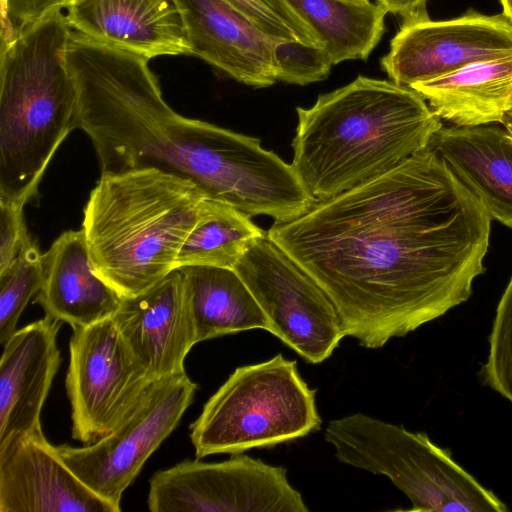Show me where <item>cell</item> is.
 Returning a JSON list of instances; mask_svg holds the SVG:
<instances>
[{
    "instance_id": "cell-22",
    "label": "cell",
    "mask_w": 512,
    "mask_h": 512,
    "mask_svg": "<svg viewBox=\"0 0 512 512\" xmlns=\"http://www.w3.org/2000/svg\"><path fill=\"white\" fill-rule=\"evenodd\" d=\"M315 31L333 65L368 58L380 42L387 11L370 0H286Z\"/></svg>"
},
{
    "instance_id": "cell-15",
    "label": "cell",
    "mask_w": 512,
    "mask_h": 512,
    "mask_svg": "<svg viewBox=\"0 0 512 512\" xmlns=\"http://www.w3.org/2000/svg\"><path fill=\"white\" fill-rule=\"evenodd\" d=\"M190 55L234 80L256 88L276 82L272 49L277 41L229 0H177Z\"/></svg>"
},
{
    "instance_id": "cell-27",
    "label": "cell",
    "mask_w": 512,
    "mask_h": 512,
    "mask_svg": "<svg viewBox=\"0 0 512 512\" xmlns=\"http://www.w3.org/2000/svg\"><path fill=\"white\" fill-rule=\"evenodd\" d=\"M263 32L277 40H298L323 47L315 31L286 0H229ZM324 48V47H323Z\"/></svg>"
},
{
    "instance_id": "cell-5",
    "label": "cell",
    "mask_w": 512,
    "mask_h": 512,
    "mask_svg": "<svg viewBox=\"0 0 512 512\" xmlns=\"http://www.w3.org/2000/svg\"><path fill=\"white\" fill-rule=\"evenodd\" d=\"M73 30L57 10L1 44L0 202L25 206L67 135L78 98L67 63Z\"/></svg>"
},
{
    "instance_id": "cell-14",
    "label": "cell",
    "mask_w": 512,
    "mask_h": 512,
    "mask_svg": "<svg viewBox=\"0 0 512 512\" xmlns=\"http://www.w3.org/2000/svg\"><path fill=\"white\" fill-rule=\"evenodd\" d=\"M111 318L155 380L185 372L184 360L197 342L179 269L150 289L123 297Z\"/></svg>"
},
{
    "instance_id": "cell-16",
    "label": "cell",
    "mask_w": 512,
    "mask_h": 512,
    "mask_svg": "<svg viewBox=\"0 0 512 512\" xmlns=\"http://www.w3.org/2000/svg\"><path fill=\"white\" fill-rule=\"evenodd\" d=\"M63 322L45 316L15 331L0 360V448L42 431L41 411L60 363Z\"/></svg>"
},
{
    "instance_id": "cell-2",
    "label": "cell",
    "mask_w": 512,
    "mask_h": 512,
    "mask_svg": "<svg viewBox=\"0 0 512 512\" xmlns=\"http://www.w3.org/2000/svg\"><path fill=\"white\" fill-rule=\"evenodd\" d=\"M67 63L78 128L89 136L101 174L154 168L249 216L278 208L290 182L289 164L258 138L175 112L149 59L73 32Z\"/></svg>"
},
{
    "instance_id": "cell-17",
    "label": "cell",
    "mask_w": 512,
    "mask_h": 512,
    "mask_svg": "<svg viewBox=\"0 0 512 512\" xmlns=\"http://www.w3.org/2000/svg\"><path fill=\"white\" fill-rule=\"evenodd\" d=\"M74 32L147 59L190 55L177 0H67Z\"/></svg>"
},
{
    "instance_id": "cell-29",
    "label": "cell",
    "mask_w": 512,
    "mask_h": 512,
    "mask_svg": "<svg viewBox=\"0 0 512 512\" xmlns=\"http://www.w3.org/2000/svg\"><path fill=\"white\" fill-rule=\"evenodd\" d=\"M24 206L0 202V275L12 265L31 239L24 221Z\"/></svg>"
},
{
    "instance_id": "cell-6",
    "label": "cell",
    "mask_w": 512,
    "mask_h": 512,
    "mask_svg": "<svg viewBox=\"0 0 512 512\" xmlns=\"http://www.w3.org/2000/svg\"><path fill=\"white\" fill-rule=\"evenodd\" d=\"M316 391L281 353L237 367L190 426L197 459L272 447L320 430Z\"/></svg>"
},
{
    "instance_id": "cell-18",
    "label": "cell",
    "mask_w": 512,
    "mask_h": 512,
    "mask_svg": "<svg viewBox=\"0 0 512 512\" xmlns=\"http://www.w3.org/2000/svg\"><path fill=\"white\" fill-rule=\"evenodd\" d=\"M122 297L94 271L83 229L63 232L43 255L35 303L45 316L84 327L110 318Z\"/></svg>"
},
{
    "instance_id": "cell-7",
    "label": "cell",
    "mask_w": 512,
    "mask_h": 512,
    "mask_svg": "<svg viewBox=\"0 0 512 512\" xmlns=\"http://www.w3.org/2000/svg\"><path fill=\"white\" fill-rule=\"evenodd\" d=\"M324 439L339 462L388 477L411 501L408 511L508 510L425 433L355 413L330 421Z\"/></svg>"
},
{
    "instance_id": "cell-11",
    "label": "cell",
    "mask_w": 512,
    "mask_h": 512,
    "mask_svg": "<svg viewBox=\"0 0 512 512\" xmlns=\"http://www.w3.org/2000/svg\"><path fill=\"white\" fill-rule=\"evenodd\" d=\"M196 389L186 372L156 379L133 414L112 433L81 448L60 445L55 450L84 484L121 510L123 492L176 428Z\"/></svg>"
},
{
    "instance_id": "cell-3",
    "label": "cell",
    "mask_w": 512,
    "mask_h": 512,
    "mask_svg": "<svg viewBox=\"0 0 512 512\" xmlns=\"http://www.w3.org/2000/svg\"><path fill=\"white\" fill-rule=\"evenodd\" d=\"M296 111L292 165L317 201L390 171L443 127L414 89L361 75Z\"/></svg>"
},
{
    "instance_id": "cell-32",
    "label": "cell",
    "mask_w": 512,
    "mask_h": 512,
    "mask_svg": "<svg viewBox=\"0 0 512 512\" xmlns=\"http://www.w3.org/2000/svg\"><path fill=\"white\" fill-rule=\"evenodd\" d=\"M501 125L512 136V109L505 115Z\"/></svg>"
},
{
    "instance_id": "cell-23",
    "label": "cell",
    "mask_w": 512,
    "mask_h": 512,
    "mask_svg": "<svg viewBox=\"0 0 512 512\" xmlns=\"http://www.w3.org/2000/svg\"><path fill=\"white\" fill-rule=\"evenodd\" d=\"M265 235L248 214L204 199L198 220L178 253L175 269L191 265L234 269L246 251Z\"/></svg>"
},
{
    "instance_id": "cell-25",
    "label": "cell",
    "mask_w": 512,
    "mask_h": 512,
    "mask_svg": "<svg viewBox=\"0 0 512 512\" xmlns=\"http://www.w3.org/2000/svg\"><path fill=\"white\" fill-rule=\"evenodd\" d=\"M483 366L485 382L512 403V277L496 309Z\"/></svg>"
},
{
    "instance_id": "cell-4",
    "label": "cell",
    "mask_w": 512,
    "mask_h": 512,
    "mask_svg": "<svg viewBox=\"0 0 512 512\" xmlns=\"http://www.w3.org/2000/svg\"><path fill=\"white\" fill-rule=\"evenodd\" d=\"M204 199L193 182L154 168L101 174L83 211L95 273L122 298L153 287L175 270Z\"/></svg>"
},
{
    "instance_id": "cell-20",
    "label": "cell",
    "mask_w": 512,
    "mask_h": 512,
    "mask_svg": "<svg viewBox=\"0 0 512 512\" xmlns=\"http://www.w3.org/2000/svg\"><path fill=\"white\" fill-rule=\"evenodd\" d=\"M432 111L456 127L502 124L512 109V53L415 83Z\"/></svg>"
},
{
    "instance_id": "cell-33",
    "label": "cell",
    "mask_w": 512,
    "mask_h": 512,
    "mask_svg": "<svg viewBox=\"0 0 512 512\" xmlns=\"http://www.w3.org/2000/svg\"><path fill=\"white\" fill-rule=\"evenodd\" d=\"M366 1H368V0H366Z\"/></svg>"
},
{
    "instance_id": "cell-31",
    "label": "cell",
    "mask_w": 512,
    "mask_h": 512,
    "mask_svg": "<svg viewBox=\"0 0 512 512\" xmlns=\"http://www.w3.org/2000/svg\"><path fill=\"white\" fill-rule=\"evenodd\" d=\"M503 14L512 22V0H500Z\"/></svg>"
},
{
    "instance_id": "cell-10",
    "label": "cell",
    "mask_w": 512,
    "mask_h": 512,
    "mask_svg": "<svg viewBox=\"0 0 512 512\" xmlns=\"http://www.w3.org/2000/svg\"><path fill=\"white\" fill-rule=\"evenodd\" d=\"M151 512H307L282 466L234 454L222 462L185 460L149 481Z\"/></svg>"
},
{
    "instance_id": "cell-12",
    "label": "cell",
    "mask_w": 512,
    "mask_h": 512,
    "mask_svg": "<svg viewBox=\"0 0 512 512\" xmlns=\"http://www.w3.org/2000/svg\"><path fill=\"white\" fill-rule=\"evenodd\" d=\"M511 53L512 22L504 14L470 11L447 21L403 22L381 66L391 81L410 87Z\"/></svg>"
},
{
    "instance_id": "cell-26",
    "label": "cell",
    "mask_w": 512,
    "mask_h": 512,
    "mask_svg": "<svg viewBox=\"0 0 512 512\" xmlns=\"http://www.w3.org/2000/svg\"><path fill=\"white\" fill-rule=\"evenodd\" d=\"M333 66L326 50L298 40H277L272 49L276 81L307 85L328 77Z\"/></svg>"
},
{
    "instance_id": "cell-8",
    "label": "cell",
    "mask_w": 512,
    "mask_h": 512,
    "mask_svg": "<svg viewBox=\"0 0 512 512\" xmlns=\"http://www.w3.org/2000/svg\"><path fill=\"white\" fill-rule=\"evenodd\" d=\"M154 381L111 317L73 327L66 375L73 438L90 445L112 433Z\"/></svg>"
},
{
    "instance_id": "cell-19",
    "label": "cell",
    "mask_w": 512,
    "mask_h": 512,
    "mask_svg": "<svg viewBox=\"0 0 512 512\" xmlns=\"http://www.w3.org/2000/svg\"><path fill=\"white\" fill-rule=\"evenodd\" d=\"M430 145L491 218L512 229V136L507 130L494 124L442 127Z\"/></svg>"
},
{
    "instance_id": "cell-13",
    "label": "cell",
    "mask_w": 512,
    "mask_h": 512,
    "mask_svg": "<svg viewBox=\"0 0 512 512\" xmlns=\"http://www.w3.org/2000/svg\"><path fill=\"white\" fill-rule=\"evenodd\" d=\"M119 512L84 484L42 431L0 448V512Z\"/></svg>"
},
{
    "instance_id": "cell-9",
    "label": "cell",
    "mask_w": 512,
    "mask_h": 512,
    "mask_svg": "<svg viewBox=\"0 0 512 512\" xmlns=\"http://www.w3.org/2000/svg\"><path fill=\"white\" fill-rule=\"evenodd\" d=\"M234 270L268 318L270 333L306 362L328 359L345 337L340 316L321 286L267 233Z\"/></svg>"
},
{
    "instance_id": "cell-28",
    "label": "cell",
    "mask_w": 512,
    "mask_h": 512,
    "mask_svg": "<svg viewBox=\"0 0 512 512\" xmlns=\"http://www.w3.org/2000/svg\"><path fill=\"white\" fill-rule=\"evenodd\" d=\"M67 0H2V43H7L32 28Z\"/></svg>"
},
{
    "instance_id": "cell-24",
    "label": "cell",
    "mask_w": 512,
    "mask_h": 512,
    "mask_svg": "<svg viewBox=\"0 0 512 512\" xmlns=\"http://www.w3.org/2000/svg\"><path fill=\"white\" fill-rule=\"evenodd\" d=\"M43 284V255L30 239L0 275V344L15 333L20 315Z\"/></svg>"
},
{
    "instance_id": "cell-21",
    "label": "cell",
    "mask_w": 512,
    "mask_h": 512,
    "mask_svg": "<svg viewBox=\"0 0 512 512\" xmlns=\"http://www.w3.org/2000/svg\"><path fill=\"white\" fill-rule=\"evenodd\" d=\"M196 342L271 325L234 269L191 265L179 268Z\"/></svg>"
},
{
    "instance_id": "cell-1",
    "label": "cell",
    "mask_w": 512,
    "mask_h": 512,
    "mask_svg": "<svg viewBox=\"0 0 512 512\" xmlns=\"http://www.w3.org/2000/svg\"><path fill=\"white\" fill-rule=\"evenodd\" d=\"M491 220L430 145L266 233L329 296L345 336L378 349L468 300Z\"/></svg>"
},
{
    "instance_id": "cell-30",
    "label": "cell",
    "mask_w": 512,
    "mask_h": 512,
    "mask_svg": "<svg viewBox=\"0 0 512 512\" xmlns=\"http://www.w3.org/2000/svg\"><path fill=\"white\" fill-rule=\"evenodd\" d=\"M428 0H376L387 13L398 15L403 22L428 17L426 4Z\"/></svg>"
}]
</instances>
